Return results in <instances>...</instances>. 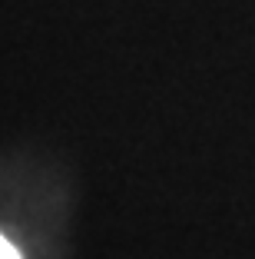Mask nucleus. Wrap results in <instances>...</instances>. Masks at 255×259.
<instances>
[{
  "label": "nucleus",
  "instance_id": "obj_1",
  "mask_svg": "<svg viewBox=\"0 0 255 259\" xmlns=\"http://www.w3.org/2000/svg\"><path fill=\"white\" fill-rule=\"evenodd\" d=\"M0 259H20V256H17V249L7 243V236H0Z\"/></svg>",
  "mask_w": 255,
  "mask_h": 259
}]
</instances>
